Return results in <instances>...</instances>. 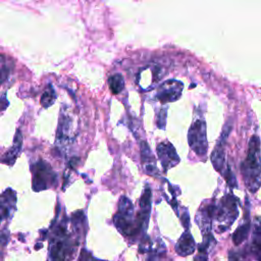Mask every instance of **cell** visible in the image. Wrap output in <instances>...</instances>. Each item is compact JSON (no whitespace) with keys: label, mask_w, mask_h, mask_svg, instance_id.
<instances>
[{"label":"cell","mask_w":261,"mask_h":261,"mask_svg":"<svg viewBox=\"0 0 261 261\" xmlns=\"http://www.w3.org/2000/svg\"><path fill=\"white\" fill-rule=\"evenodd\" d=\"M31 170L33 174L32 187L35 192L44 191L56 186L57 174L48 162L40 159L32 164Z\"/></svg>","instance_id":"5b68a950"},{"label":"cell","mask_w":261,"mask_h":261,"mask_svg":"<svg viewBox=\"0 0 261 261\" xmlns=\"http://www.w3.org/2000/svg\"><path fill=\"white\" fill-rule=\"evenodd\" d=\"M250 215H249V209H247L244 216L243 223L240 224V227L233 234V242L236 246L241 245L248 238L249 232H250Z\"/></svg>","instance_id":"d6986e66"},{"label":"cell","mask_w":261,"mask_h":261,"mask_svg":"<svg viewBox=\"0 0 261 261\" xmlns=\"http://www.w3.org/2000/svg\"><path fill=\"white\" fill-rule=\"evenodd\" d=\"M224 176H225V180H227L228 185H229L231 188H234V187H236V186H238V185H237V182H236L235 174H234L233 172L231 171L230 167L227 168V171H225Z\"/></svg>","instance_id":"d4e9b609"},{"label":"cell","mask_w":261,"mask_h":261,"mask_svg":"<svg viewBox=\"0 0 261 261\" xmlns=\"http://www.w3.org/2000/svg\"><path fill=\"white\" fill-rule=\"evenodd\" d=\"M232 127L228 128V126H225V128L222 130V135L220 136L218 144L213 150L211 154V162L213 164V167L218 172L222 173L224 171V165H225V143H227V139L230 135Z\"/></svg>","instance_id":"8fae6325"},{"label":"cell","mask_w":261,"mask_h":261,"mask_svg":"<svg viewBox=\"0 0 261 261\" xmlns=\"http://www.w3.org/2000/svg\"><path fill=\"white\" fill-rule=\"evenodd\" d=\"M239 199L236 198L232 193L224 195L220 199L219 203L216 205L215 218H213L218 222V233H224L232 227L239 216Z\"/></svg>","instance_id":"277c9868"},{"label":"cell","mask_w":261,"mask_h":261,"mask_svg":"<svg viewBox=\"0 0 261 261\" xmlns=\"http://www.w3.org/2000/svg\"><path fill=\"white\" fill-rule=\"evenodd\" d=\"M141 161L145 173L151 176H158V170L156 167V160L146 142L141 143Z\"/></svg>","instance_id":"2e32d148"},{"label":"cell","mask_w":261,"mask_h":261,"mask_svg":"<svg viewBox=\"0 0 261 261\" xmlns=\"http://www.w3.org/2000/svg\"><path fill=\"white\" fill-rule=\"evenodd\" d=\"M17 208V193L13 189H6L0 195V223L14 216Z\"/></svg>","instance_id":"4fadbf2b"},{"label":"cell","mask_w":261,"mask_h":261,"mask_svg":"<svg viewBox=\"0 0 261 261\" xmlns=\"http://www.w3.org/2000/svg\"><path fill=\"white\" fill-rule=\"evenodd\" d=\"M229 261H248V253L246 249L242 250H231L229 253Z\"/></svg>","instance_id":"cb8c5ba5"},{"label":"cell","mask_w":261,"mask_h":261,"mask_svg":"<svg viewBox=\"0 0 261 261\" xmlns=\"http://www.w3.org/2000/svg\"><path fill=\"white\" fill-rule=\"evenodd\" d=\"M241 173L247 189L251 193H256L260 188V140L253 136L249 142L247 157L241 165Z\"/></svg>","instance_id":"7a4b0ae2"},{"label":"cell","mask_w":261,"mask_h":261,"mask_svg":"<svg viewBox=\"0 0 261 261\" xmlns=\"http://www.w3.org/2000/svg\"><path fill=\"white\" fill-rule=\"evenodd\" d=\"M70 126H72V122H70L69 117L65 114L61 115V120H59L58 128H57V132H56V141H55V145L56 148L61 151L64 152L67 145L69 144V129Z\"/></svg>","instance_id":"9a60e30c"},{"label":"cell","mask_w":261,"mask_h":261,"mask_svg":"<svg viewBox=\"0 0 261 261\" xmlns=\"http://www.w3.org/2000/svg\"><path fill=\"white\" fill-rule=\"evenodd\" d=\"M216 245V240L213 238L212 234L203 236V242L199 244L197 247V255L195 256L194 260L195 261H207L208 260V254L209 251L212 249V247H215Z\"/></svg>","instance_id":"ffe728a7"},{"label":"cell","mask_w":261,"mask_h":261,"mask_svg":"<svg viewBox=\"0 0 261 261\" xmlns=\"http://www.w3.org/2000/svg\"><path fill=\"white\" fill-rule=\"evenodd\" d=\"M93 261H104V260H96V259H94Z\"/></svg>","instance_id":"f546056e"},{"label":"cell","mask_w":261,"mask_h":261,"mask_svg":"<svg viewBox=\"0 0 261 261\" xmlns=\"http://www.w3.org/2000/svg\"><path fill=\"white\" fill-rule=\"evenodd\" d=\"M22 130L18 129L14 139V145L3 154V156L0 161L7 165H14V163L16 162V160L18 159L19 155L22 152Z\"/></svg>","instance_id":"e0dca14e"},{"label":"cell","mask_w":261,"mask_h":261,"mask_svg":"<svg viewBox=\"0 0 261 261\" xmlns=\"http://www.w3.org/2000/svg\"><path fill=\"white\" fill-rule=\"evenodd\" d=\"M163 77V69L158 65H147L142 67L137 75L136 82L142 91L154 89Z\"/></svg>","instance_id":"52a82bcc"},{"label":"cell","mask_w":261,"mask_h":261,"mask_svg":"<svg viewBox=\"0 0 261 261\" xmlns=\"http://www.w3.org/2000/svg\"><path fill=\"white\" fill-rule=\"evenodd\" d=\"M139 251L144 254L146 253V261H167V248L164 243L158 240V244L152 242L148 236H144L142 239Z\"/></svg>","instance_id":"9c48e42d"},{"label":"cell","mask_w":261,"mask_h":261,"mask_svg":"<svg viewBox=\"0 0 261 261\" xmlns=\"http://www.w3.org/2000/svg\"><path fill=\"white\" fill-rule=\"evenodd\" d=\"M2 69L1 68H0V86H1V83H2V80H3V78H2Z\"/></svg>","instance_id":"f1b7e54d"},{"label":"cell","mask_w":261,"mask_h":261,"mask_svg":"<svg viewBox=\"0 0 261 261\" xmlns=\"http://www.w3.org/2000/svg\"><path fill=\"white\" fill-rule=\"evenodd\" d=\"M56 98H57V96H56L53 87L51 85H49L48 87L46 88L44 93L42 94L41 105L43 106L44 109H48L55 102Z\"/></svg>","instance_id":"603a6c76"},{"label":"cell","mask_w":261,"mask_h":261,"mask_svg":"<svg viewBox=\"0 0 261 261\" xmlns=\"http://www.w3.org/2000/svg\"><path fill=\"white\" fill-rule=\"evenodd\" d=\"M8 232L7 231H1L0 232V246H5L8 241Z\"/></svg>","instance_id":"4316f807"},{"label":"cell","mask_w":261,"mask_h":261,"mask_svg":"<svg viewBox=\"0 0 261 261\" xmlns=\"http://www.w3.org/2000/svg\"><path fill=\"white\" fill-rule=\"evenodd\" d=\"M184 89L183 83L177 80H168L159 85L156 98L161 103H170L179 100Z\"/></svg>","instance_id":"ba28073f"},{"label":"cell","mask_w":261,"mask_h":261,"mask_svg":"<svg viewBox=\"0 0 261 261\" xmlns=\"http://www.w3.org/2000/svg\"><path fill=\"white\" fill-rule=\"evenodd\" d=\"M195 250H196V243L194 241L193 236L190 233L189 230H187L185 233H183L181 238L177 241L175 245V251L180 256L185 257L193 254Z\"/></svg>","instance_id":"ac0fdd59"},{"label":"cell","mask_w":261,"mask_h":261,"mask_svg":"<svg viewBox=\"0 0 261 261\" xmlns=\"http://www.w3.org/2000/svg\"><path fill=\"white\" fill-rule=\"evenodd\" d=\"M113 222L121 234L130 238H136L145 234L137 219L135 208L130 200L126 196L121 197L118 209L113 218Z\"/></svg>","instance_id":"3957f363"},{"label":"cell","mask_w":261,"mask_h":261,"mask_svg":"<svg viewBox=\"0 0 261 261\" xmlns=\"http://www.w3.org/2000/svg\"><path fill=\"white\" fill-rule=\"evenodd\" d=\"M188 143L191 149L200 157H205L208 143L206 136V124L202 118L195 120L188 132Z\"/></svg>","instance_id":"8992f818"},{"label":"cell","mask_w":261,"mask_h":261,"mask_svg":"<svg viewBox=\"0 0 261 261\" xmlns=\"http://www.w3.org/2000/svg\"><path fill=\"white\" fill-rule=\"evenodd\" d=\"M109 85L112 94H120L125 87V79L121 74H114L109 79Z\"/></svg>","instance_id":"7402d4cb"},{"label":"cell","mask_w":261,"mask_h":261,"mask_svg":"<svg viewBox=\"0 0 261 261\" xmlns=\"http://www.w3.org/2000/svg\"><path fill=\"white\" fill-rule=\"evenodd\" d=\"M85 220L83 211H77L70 219L66 216L59 220L55 218L50 228L48 261H72L85 229Z\"/></svg>","instance_id":"6da1fadb"},{"label":"cell","mask_w":261,"mask_h":261,"mask_svg":"<svg viewBox=\"0 0 261 261\" xmlns=\"http://www.w3.org/2000/svg\"><path fill=\"white\" fill-rule=\"evenodd\" d=\"M90 259H91V254L87 250H85V249H83L78 261H90Z\"/></svg>","instance_id":"83f0119b"},{"label":"cell","mask_w":261,"mask_h":261,"mask_svg":"<svg viewBox=\"0 0 261 261\" xmlns=\"http://www.w3.org/2000/svg\"><path fill=\"white\" fill-rule=\"evenodd\" d=\"M157 120V126L159 129H165V124H167V109H161L160 113L158 114Z\"/></svg>","instance_id":"484cf974"},{"label":"cell","mask_w":261,"mask_h":261,"mask_svg":"<svg viewBox=\"0 0 261 261\" xmlns=\"http://www.w3.org/2000/svg\"><path fill=\"white\" fill-rule=\"evenodd\" d=\"M151 198H152L151 189L149 185H146L144 188V191L142 193V196L140 198V211L137 215L138 221L144 232H146L148 228V222L151 212Z\"/></svg>","instance_id":"5bb4252c"},{"label":"cell","mask_w":261,"mask_h":261,"mask_svg":"<svg viewBox=\"0 0 261 261\" xmlns=\"http://www.w3.org/2000/svg\"><path fill=\"white\" fill-rule=\"evenodd\" d=\"M216 205V202H210L207 204L203 203L198 210L196 216V222L199 225L203 236L211 234L212 219L215 218Z\"/></svg>","instance_id":"7c38bea8"},{"label":"cell","mask_w":261,"mask_h":261,"mask_svg":"<svg viewBox=\"0 0 261 261\" xmlns=\"http://www.w3.org/2000/svg\"><path fill=\"white\" fill-rule=\"evenodd\" d=\"M156 152L165 173L180 163V156L177 155L174 145L170 143L169 141L161 142L160 144H158Z\"/></svg>","instance_id":"30bf717a"},{"label":"cell","mask_w":261,"mask_h":261,"mask_svg":"<svg viewBox=\"0 0 261 261\" xmlns=\"http://www.w3.org/2000/svg\"><path fill=\"white\" fill-rule=\"evenodd\" d=\"M260 248H261V228H260V219L257 217L254 225L253 240L251 244V253L254 254L257 261H260Z\"/></svg>","instance_id":"44dd1931"}]
</instances>
